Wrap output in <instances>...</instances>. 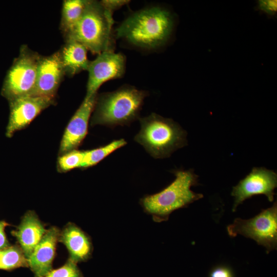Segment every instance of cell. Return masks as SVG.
I'll return each instance as SVG.
<instances>
[{"mask_svg":"<svg viewBox=\"0 0 277 277\" xmlns=\"http://www.w3.org/2000/svg\"><path fill=\"white\" fill-rule=\"evenodd\" d=\"M174 26L172 13L163 7L153 6L134 11L115 29V38L138 49L152 51L163 46Z\"/></svg>","mask_w":277,"mask_h":277,"instance_id":"obj_1","label":"cell"},{"mask_svg":"<svg viewBox=\"0 0 277 277\" xmlns=\"http://www.w3.org/2000/svg\"><path fill=\"white\" fill-rule=\"evenodd\" d=\"M148 92L124 85L116 90L97 94L90 125L111 128L129 125L139 118L140 112Z\"/></svg>","mask_w":277,"mask_h":277,"instance_id":"obj_2","label":"cell"},{"mask_svg":"<svg viewBox=\"0 0 277 277\" xmlns=\"http://www.w3.org/2000/svg\"><path fill=\"white\" fill-rule=\"evenodd\" d=\"M113 14L105 9L100 1L88 0L81 17L64 35L65 40L79 42L93 54L114 51Z\"/></svg>","mask_w":277,"mask_h":277,"instance_id":"obj_3","label":"cell"},{"mask_svg":"<svg viewBox=\"0 0 277 277\" xmlns=\"http://www.w3.org/2000/svg\"><path fill=\"white\" fill-rule=\"evenodd\" d=\"M174 180L162 191L143 197L140 201L144 211L155 222L167 221L171 213L203 197L191 190L198 184V176L191 170L173 171Z\"/></svg>","mask_w":277,"mask_h":277,"instance_id":"obj_4","label":"cell"},{"mask_svg":"<svg viewBox=\"0 0 277 277\" xmlns=\"http://www.w3.org/2000/svg\"><path fill=\"white\" fill-rule=\"evenodd\" d=\"M141 130L134 141L155 159L169 157L187 145V132L175 122L155 113L139 118Z\"/></svg>","mask_w":277,"mask_h":277,"instance_id":"obj_5","label":"cell"},{"mask_svg":"<svg viewBox=\"0 0 277 277\" xmlns=\"http://www.w3.org/2000/svg\"><path fill=\"white\" fill-rule=\"evenodd\" d=\"M41 55L23 45L18 56L8 71L2 88L1 94L8 101L32 95L37 76Z\"/></svg>","mask_w":277,"mask_h":277,"instance_id":"obj_6","label":"cell"},{"mask_svg":"<svg viewBox=\"0 0 277 277\" xmlns=\"http://www.w3.org/2000/svg\"><path fill=\"white\" fill-rule=\"evenodd\" d=\"M228 234L235 237L238 234L254 240L264 246L267 253L277 248V204L263 209L254 217L248 220L234 219L227 227Z\"/></svg>","mask_w":277,"mask_h":277,"instance_id":"obj_7","label":"cell"},{"mask_svg":"<svg viewBox=\"0 0 277 277\" xmlns=\"http://www.w3.org/2000/svg\"><path fill=\"white\" fill-rule=\"evenodd\" d=\"M276 187V172L265 167L253 168L251 172L232 188L231 193L234 197L232 211H235L238 206L255 195L264 194L269 202H272Z\"/></svg>","mask_w":277,"mask_h":277,"instance_id":"obj_8","label":"cell"},{"mask_svg":"<svg viewBox=\"0 0 277 277\" xmlns=\"http://www.w3.org/2000/svg\"><path fill=\"white\" fill-rule=\"evenodd\" d=\"M126 58L122 53L106 51L90 61L87 71L88 78L86 96L97 93L100 86L105 82L122 78L126 70Z\"/></svg>","mask_w":277,"mask_h":277,"instance_id":"obj_9","label":"cell"},{"mask_svg":"<svg viewBox=\"0 0 277 277\" xmlns=\"http://www.w3.org/2000/svg\"><path fill=\"white\" fill-rule=\"evenodd\" d=\"M55 98L26 96L9 101L10 114L6 135L11 137L15 132L28 125L43 110L55 104Z\"/></svg>","mask_w":277,"mask_h":277,"instance_id":"obj_10","label":"cell"},{"mask_svg":"<svg viewBox=\"0 0 277 277\" xmlns=\"http://www.w3.org/2000/svg\"><path fill=\"white\" fill-rule=\"evenodd\" d=\"M97 93L85 96L84 100L69 121L61 141L60 155L76 150L88 132V123L93 112Z\"/></svg>","mask_w":277,"mask_h":277,"instance_id":"obj_11","label":"cell"},{"mask_svg":"<svg viewBox=\"0 0 277 277\" xmlns=\"http://www.w3.org/2000/svg\"><path fill=\"white\" fill-rule=\"evenodd\" d=\"M65 75L58 51L49 56L41 55L35 87L32 95L55 98Z\"/></svg>","mask_w":277,"mask_h":277,"instance_id":"obj_12","label":"cell"},{"mask_svg":"<svg viewBox=\"0 0 277 277\" xmlns=\"http://www.w3.org/2000/svg\"><path fill=\"white\" fill-rule=\"evenodd\" d=\"M60 233L55 226L48 229L28 258L29 267L35 277H45L52 270Z\"/></svg>","mask_w":277,"mask_h":277,"instance_id":"obj_13","label":"cell"},{"mask_svg":"<svg viewBox=\"0 0 277 277\" xmlns=\"http://www.w3.org/2000/svg\"><path fill=\"white\" fill-rule=\"evenodd\" d=\"M58 242L66 247L68 259L76 264L86 262L92 256L93 247L90 237L73 223H67L60 230Z\"/></svg>","mask_w":277,"mask_h":277,"instance_id":"obj_14","label":"cell"},{"mask_svg":"<svg viewBox=\"0 0 277 277\" xmlns=\"http://www.w3.org/2000/svg\"><path fill=\"white\" fill-rule=\"evenodd\" d=\"M47 229L35 211H28L22 217L18 226L11 231L28 259L42 240Z\"/></svg>","mask_w":277,"mask_h":277,"instance_id":"obj_15","label":"cell"},{"mask_svg":"<svg viewBox=\"0 0 277 277\" xmlns=\"http://www.w3.org/2000/svg\"><path fill=\"white\" fill-rule=\"evenodd\" d=\"M88 50L79 42L66 40L58 51L65 75L72 77L84 70H87L90 61L87 58Z\"/></svg>","mask_w":277,"mask_h":277,"instance_id":"obj_16","label":"cell"},{"mask_svg":"<svg viewBox=\"0 0 277 277\" xmlns=\"http://www.w3.org/2000/svg\"><path fill=\"white\" fill-rule=\"evenodd\" d=\"M88 0L63 2L60 29L65 35L77 23L86 8Z\"/></svg>","mask_w":277,"mask_h":277,"instance_id":"obj_17","label":"cell"},{"mask_svg":"<svg viewBox=\"0 0 277 277\" xmlns=\"http://www.w3.org/2000/svg\"><path fill=\"white\" fill-rule=\"evenodd\" d=\"M29 267L28 259L18 244L0 249V269L10 271Z\"/></svg>","mask_w":277,"mask_h":277,"instance_id":"obj_18","label":"cell"},{"mask_svg":"<svg viewBox=\"0 0 277 277\" xmlns=\"http://www.w3.org/2000/svg\"><path fill=\"white\" fill-rule=\"evenodd\" d=\"M127 142L123 138L114 140L110 143L96 149L85 151L83 162L80 168L83 169L92 167L115 151L123 147Z\"/></svg>","mask_w":277,"mask_h":277,"instance_id":"obj_19","label":"cell"},{"mask_svg":"<svg viewBox=\"0 0 277 277\" xmlns=\"http://www.w3.org/2000/svg\"><path fill=\"white\" fill-rule=\"evenodd\" d=\"M85 155V151L73 150L60 155L57 162L58 171L67 172L76 168H81Z\"/></svg>","mask_w":277,"mask_h":277,"instance_id":"obj_20","label":"cell"},{"mask_svg":"<svg viewBox=\"0 0 277 277\" xmlns=\"http://www.w3.org/2000/svg\"><path fill=\"white\" fill-rule=\"evenodd\" d=\"M45 277H83L77 264L68 259L61 267L50 271Z\"/></svg>","mask_w":277,"mask_h":277,"instance_id":"obj_21","label":"cell"},{"mask_svg":"<svg viewBox=\"0 0 277 277\" xmlns=\"http://www.w3.org/2000/svg\"><path fill=\"white\" fill-rule=\"evenodd\" d=\"M100 2L105 9L112 13L130 3V1L127 0H103Z\"/></svg>","mask_w":277,"mask_h":277,"instance_id":"obj_22","label":"cell"},{"mask_svg":"<svg viewBox=\"0 0 277 277\" xmlns=\"http://www.w3.org/2000/svg\"><path fill=\"white\" fill-rule=\"evenodd\" d=\"M259 8L265 13L274 15L277 11V1L272 0H262L258 2Z\"/></svg>","mask_w":277,"mask_h":277,"instance_id":"obj_23","label":"cell"},{"mask_svg":"<svg viewBox=\"0 0 277 277\" xmlns=\"http://www.w3.org/2000/svg\"><path fill=\"white\" fill-rule=\"evenodd\" d=\"M209 277H234V274L230 268L220 266L214 268L210 271Z\"/></svg>","mask_w":277,"mask_h":277,"instance_id":"obj_24","label":"cell"},{"mask_svg":"<svg viewBox=\"0 0 277 277\" xmlns=\"http://www.w3.org/2000/svg\"><path fill=\"white\" fill-rule=\"evenodd\" d=\"M10 225L5 221H0V249L11 246L5 232V229Z\"/></svg>","mask_w":277,"mask_h":277,"instance_id":"obj_25","label":"cell"}]
</instances>
